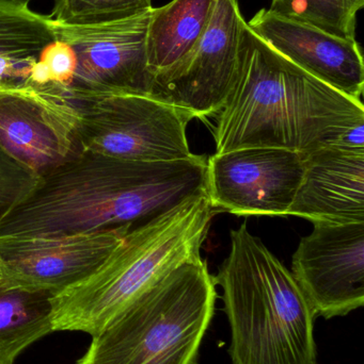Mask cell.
I'll use <instances>...</instances> for the list:
<instances>
[{
    "label": "cell",
    "mask_w": 364,
    "mask_h": 364,
    "mask_svg": "<svg viewBox=\"0 0 364 364\" xmlns=\"http://www.w3.org/2000/svg\"><path fill=\"white\" fill-rule=\"evenodd\" d=\"M152 0H53L48 18L66 26L115 23L147 12Z\"/></svg>",
    "instance_id": "d6986e66"
},
{
    "label": "cell",
    "mask_w": 364,
    "mask_h": 364,
    "mask_svg": "<svg viewBox=\"0 0 364 364\" xmlns=\"http://www.w3.org/2000/svg\"><path fill=\"white\" fill-rule=\"evenodd\" d=\"M364 107L308 74L244 23L232 89L216 115L215 154L250 147L312 153L364 147Z\"/></svg>",
    "instance_id": "6da1fadb"
},
{
    "label": "cell",
    "mask_w": 364,
    "mask_h": 364,
    "mask_svg": "<svg viewBox=\"0 0 364 364\" xmlns=\"http://www.w3.org/2000/svg\"><path fill=\"white\" fill-rule=\"evenodd\" d=\"M207 158L136 162L78 154L45 174L0 235H60L140 224L205 190Z\"/></svg>",
    "instance_id": "7a4b0ae2"
},
{
    "label": "cell",
    "mask_w": 364,
    "mask_h": 364,
    "mask_svg": "<svg viewBox=\"0 0 364 364\" xmlns=\"http://www.w3.org/2000/svg\"><path fill=\"white\" fill-rule=\"evenodd\" d=\"M4 1L11 2V4H16V6H28V4H29L32 0H4Z\"/></svg>",
    "instance_id": "44dd1931"
},
{
    "label": "cell",
    "mask_w": 364,
    "mask_h": 364,
    "mask_svg": "<svg viewBox=\"0 0 364 364\" xmlns=\"http://www.w3.org/2000/svg\"><path fill=\"white\" fill-rule=\"evenodd\" d=\"M80 114L53 85L0 89V147L44 176L79 151Z\"/></svg>",
    "instance_id": "ba28073f"
},
{
    "label": "cell",
    "mask_w": 364,
    "mask_h": 364,
    "mask_svg": "<svg viewBox=\"0 0 364 364\" xmlns=\"http://www.w3.org/2000/svg\"><path fill=\"white\" fill-rule=\"evenodd\" d=\"M53 294L0 286V364H14L23 350L53 333Z\"/></svg>",
    "instance_id": "e0dca14e"
},
{
    "label": "cell",
    "mask_w": 364,
    "mask_h": 364,
    "mask_svg": "<svg viewBox=\"0 0 364 364\" xmlns=\"http://www.w3.org/2000/svg\"><path fill=\"white\" fill-rule=\"evenodd\" d=\"M215 0H172L152 8L147 31V68L152 76L175 65L204 33Z\"/></svg>",
    "instance_id": "9a60e30c"
},
{
    "label": "cell",
    "mask_w": 364,
    "mask_h": 364,
    "mask_svg": "<svg viewBox=\"0 0 364 364\" xmlns=\"http://www.w3.org/2000/svg\"><path fill=\"white\" fill-rule=\"evenodd\" d=\"M132 227L74 235H0V286L60 292L89 275Z\"/></svg>",
    "instance_id": "30bf717a"
},
{
    "label": "cell",
    "mask_w": 364,
    "mask_h": 364,
    "mask_svg": "<svg viewBox=\"0 0 364 364\" xmlns=\"http://www.w3.org/2000/svg\"><path fill=\"white\" fill-rule=\"evenodd\" d=\"M151 10L105 25L66 26L51 21L56 38L74 55V78L68 89L151 95L153 76L147 61Z\"/></svg>",
    "instance_id": "7c38bea8"
},
{
    "label": "cell",
    "mask_w": 364,
    "mask_h": 364,
    "mask_svg": "<svg viewBox=\"0 0 364 364\" xmlns=\"http://www.w3.org/2000/svg\"><path fill=\"white\" fill-rule=\"evenodd\" d=\"M247 23L288 61L338 91L361 100L364 62L357 40L328 33L269 9L259 11Z\"/></svg>",
    "instance_id": "4fadbf2b"
},
{
    "label": "cell",
    "mask_w": 364,
    "mask_h": 364,
    "mask_svg": "<svg viewBox=\"0 0 364 364\" xmlns=\"http://www.w3.org/2000/svg\"><path fill=\"white\" fill-rule=\"evenodd\" d=\"M55 40L48 17L0 0V89L28 85L41 53Z\"/></svg>",
    "instance_id": "2e32d148"
},
{
    "label": "cell",
    "mask_w": 364,
    "mask_h": 364,
    "mask_svg": "<svg viewBox=\"0 0 364 364\" xmlns=\"http://www.w3.org/2000/svg\"><path fill=\"white\" fill-rule=\"evenodd\" d=\"M80 114L79 151L136 162L188 159L194 117L149 94L61 89Z\"/></svg>",
    "instance_id": "8992f818"
},
{
    "label": "cell",
    "mask_w": 364,
    "mask_h": 364,
    "mask_svg": "<svg viewBox=\"0 0 364 364\" xmlns=\"http://www.w3.org/2000/svg\"><path fill=\"white\" fill-rule=\"evenodd\" d=\"M245 23L237 0H215L200 40L175 65L154 76L151 95L194 119L216 117L234 82Z\"/></svg>",
    "instance_id": "52a82bcc"
},
{
    "label": "cell",
    "mask_w": 364,
    "mask_h": 364,
    "mask_svg": "<svg viewBox=\"0 0 364 364\" xmlns=\"http://www.w3.org/2000/svg\"><path fill=\"white\" fill-rule=\"evenodd\" d=\"M363 6L364 0H271L269 10L328 33L356 40L357 15Z\"/></svg>",
    "instance_id": "ac0fdd59"
},
{
    "label": "cell",
    "mask_w": 364,
    "mask_h": 364,
    "mask_svg": "<svg viewBox=\"0 0 364 364\" xmlns=\"http://www.w3.org/2000/svg\"><path fill=\"white\" fill-rule=\"evenodd\" d=\"M288 215L313 223H364V147L327 146L303 155Z\"/></svg>",
    "instance_id": "5bb4252c"
},
{
    "label": "cell",
    "mask_w": 364,
    "mask_h": 364,
    "mask_svg": "<svg viewBox=\"0 0 364 364\" xmlns=\"http://www.w3.org/2000/svg\"><path fill=\"white\" fill-rule=\"evenodd\" d=\"M305 170L303 154L250 147L207 159L205 193L214 210L241 216H288Z\"/></svg>",
    "instance_id": "9c48e42d"
},
{
    "label": "cell",
    "mask_w": 364,
    "mask_h": 364,
    "mask_svg": "<svg viewBox=\"0 0 364 364\" xmlns=\"http://www.w3.org/2000/svg\"><path fill=\"white\" fill-rule=\"evenodd\" d=\"M41 178L0 147V224L31 196Z\"/></svg>",
    "instance_id": "ffe728a7"
},
{
    "label": "cell",
    "mask_w": 364,
    "mask_h": 364,
    "mask_svg": "<svg viewBox=\"0 0 364 364\" xmlns=\"http://www.w3.org/2000/svg\"><path fill=\"white\" fill-rule=\"evenodd\" d=\"M216 284L231 328L233 364H318L316 314L279 259L243 224Z\"/></svg>",
    "instance_id": "3957f363"
},
{
    "label": "cell",
    "mask_w": 364,
    "mask_h": 364,
    "mask_svg": "<svg viewBox=\"0 0 364 364\" xmlns=\"http://www.w3.org/2000/svg\"><path fill=\"white\" fill-rule=\"evenodd\" d=\"M213 214L204 190L130 228L89 275L51 295L53 331L100 333L165 274L201 256Z\"/></svg>",
    "instance_id": "277c9868"
},
{
    "label": "cell",
    "mask_w": 364,
    "mask_h": 364,
    "mask_svg": "<svg viewBox=\"0 0 364 364\" xmlns=\"http://www.w3.org/2000/svg\"><path fill=\"white\" fill-rule=\"evenodd\" d=\"M216 282L202 257L177 265L92 337L77 364H196Z\"/></svg>",
    "instance_id": "5b68a950"
},
{
    "label": "cell",
    "mask_w": 364,
    "mask_h": 364,
    "mask_svg": "<svg viewBox=\"0 0 364 364\" xmlns=\"http://www.w3.org/2000/svg\"><path fill=\"white\" fill-rule=\"evenodd\" d=\"M313 225L293 255L291 273L316 316H348L364 305V223Z\"/></svg>",
    "instance_id": "8fae6325"
}]
</instances>
